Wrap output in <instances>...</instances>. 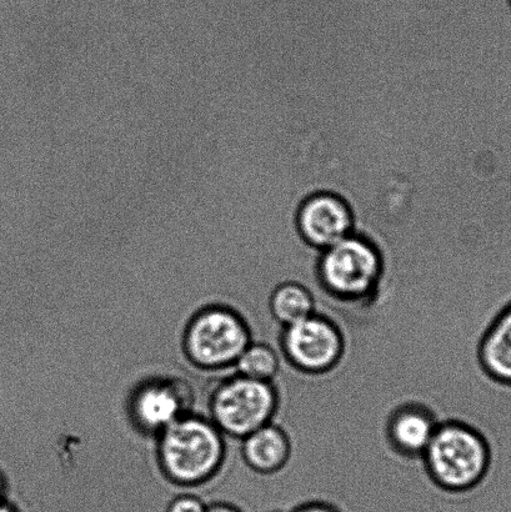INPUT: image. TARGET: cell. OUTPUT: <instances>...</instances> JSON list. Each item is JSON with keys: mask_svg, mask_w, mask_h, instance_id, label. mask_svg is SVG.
Masks as SVG:
<instances>
[{"mask_svg": "<svg viewBox=\"0 0 511 512\" xmlns=\"http://www.w3.org/2000/svg\"><path fill=\"white\" fill-rule=\"evenodd\" d=\"M420 461L434 489L465 495L487 483L493 449L477 426L458 419L442 420Z\"/></svg>", "mask_w": 511, "mask_h": 512, "instance_id": "obj_1", "label": "cell"}, {"mask_svg": "<svg viewBox=\"0 0 511 512\" xmlns=\"http://www.w3.org/2000/svg\"><path fill=\"white\" fill-rule=\"evenodd\" d=\"M388 270L383 250L359 233L320 252L313 264L320 290L349 308H363L377 301Z\"/></svg>", "mask_w": 511, "mask_h": 512, "instance_id": "obj_2", "label": "cell"}, {"mask_svg": "<svg viewBox=\"0 0 511 512\" xmlns=\"http://www.w3.org/2000/svg\"><path fill=\"white\" fill-rule=\"evenodd\" d=\"M157 453L164 474L180 485L207 483L228 458L224 435L199 415L183 416L163 430Z\"/></svg>", "mask_w": 511, "mask_h": 512, "instance_id": "obj_3", "label": "cell"}, {"mask_svg": "<svg viewBox=\"0 0 511 512\" xmlns=\"http://www.w3.org/2000/svg\"><path fill=\"white\" fill-rule=\"evenodd\" d=\"M249 321L229 305L205 306L189 320L184 353L195 368L219 371L233 368L253 341Z\"/></svg>", "mask_w": 511, "mask_h": 512, "instance_id": "obj_4", "label": "cell"}, {"mask_svg": "<svg viewBox=\"0 0 511 512\" xmlns=\"http://www.w3.org/2000/svg\"><path fill=\"white\" fill-rule=\"evenodd\" d=\"M280 401L282 398L275 383L235 374L214 389L209 401L210 416L220 433L242 440L273 423Z\"/></svg>", "mask_w": 511, "mask_h": 512, "instance_id": "obj_5", "label": "cell"}, {"mask_svg": "<svg viewBox=\"0 0 511 512\" xmlns=\"http://www.w3.org/2000/svg\"><path fill=\"white\" fill-rule=\"evenodd\" d=\"M279 353L297 373L317 378L339 368L347 353V338L337 321L317 311L282 328Z\"/></svg>", "mask_w": 511, "mask_h": 512, "instance_id": "obj_6", "label": "cell"}, {"mask_svg": "<svg viewBox=\"0 0 511 512\" xmlns=\"http://www.w3.org/2000/svg\"><path fill=\"white\" fill-rule=\"evenodd\" d=\"M295 228L305 247L319 254L355 233L353 209L339 194L313 193L300 203Z\"/></svg>", "mask_w": 511, "mask_h": 512, "instance_id": "obj_7", "label": "cell"}, {"mask_svg": "<svg viewBox=\"0 0 511 512\" xmlns=\"http://www.w3.org/2000/svg\"><path fill=\"white\" fill-rule=\"evenodd\" d=\"M192 408L189 385L178 378H155L134 391L129 414L145 433L159 435Z\"/></svg>", "mask_w": 511, "mask_h": 512, "instance_id": "obj_8", "label": "cell"}, {"mask_svg": "<svg viewBox=\"0 0 511 512\" xmlns=\"http://www.w3.org/2000/svg\"><path fill=\"white\" fill-rule=\"evenodd\" d=\"M438 415L422 401H404L395 406L385 423L390 450L407 460L422 459L440 423Z\"/></svg>", "mask_w": 511, "mask_h": 512, "instance_id": "obj_9", "label": "cell"}, {"mask_svg": "<svg viewBox=\"0 0 511 512\" xmlns=\"http://www.w3.org/2000/svg\"><path fill=\"white\" fill-rule=\"evenodd\" d=\"M240 441V456L245 466L260 478H272L280 474L292 459V438L282 425L274 421Z\"/></svg>", "mask_w": 511, "mask_h": 512, "instance_id": "obj_10", "label": "cell"}, {"mask_svg": "<svg viewBox=\"0 0 511 512\" xmlns=\"http://www.w3.org/2000/svg\"><path fill=\"white\" fill-rule=\"evenodd\" d=\"M477 359L490 381L511 389V301L484 330L478 343Z\"/></svg>", "mask_w": 511, "mask_h": 512, "instance_id": "obj_11", "label": "cell"}, {"mask_svg": "<svg viewBox=\"0 0 511 512\" xmlns=\"http://www.w3.org/2000/svg\"><path fill=\"white\" fill-rule=\"evenodd\" d=\"M270 315L282 326L298 323L317 313V299L308 285L298 280H284L274 286L268 301Z\"/></svg>", "mask_w": 511, "mask_h": 512, "instance_id": "obj_12", "label": "cell"}, {"mask_svg": "<svg viewBox=\"0 0 511 512\" xmlns=\"http://www.w3.org/2000/svg\"><path fill=\"white\" fill-rule=\"evenodd\" d=\"M282 369V355L272 345L255 341L239 356L234 370L245 378L275 383Z\"/></svg>", "mask_w": 511, "mask_h": 512, "instance_id": "obj_13", "label": "cell"}, {"mask_svg": "<svg viewBox=\"0 0 511 512\" xmlns=\"http://www.w3.org/2000/svg\"><path fill=\"white\" fill-rule=\"evenodd\" d=\"M208 506L198 495L185 494L174 499L168 512H207Z\"/></svg>", "mask_w": 511, "mask_h": 512, "instance_id": "obj_14", "label": "cell"}, {"mask_svg": "<svg viewBox=\"0 0 511 512\" xmlns=\"http://www.w3.org/2000/svg\"><path fill=\"white\" fill-rule=\"evenodd\" d=\"M288 512H342V510L328 499L310 498L294 505Z\"/></svg>", "mask_w": 511, "mask_h": 512, "instance_id": "obj_15", "label": "cell"}, {"mask_svg": "<svg viewBox=\"0 0 511 512\" xmlns=\"http://www.w3.org/2000/svg\"><path fill=\"white\" fill-rule=\"evenodd\" d=\"M207 512H243V511L235 508V506L228 505V504H214L212 506H209V508L207 509Z\"/></svg>", "mask_w": 511, "mask_h": 512, "instance_id": "obj_16", "label": "cell"}, {"mask_svg": "<svg viewBox=\"0 0 511 512\" xmlns=\"http://www.w3.org/2000/svg\"><path fill=\"white\" fill-rule=\"evenodd\" d=\"M0 512H15L8 504L0 503Z\"/></svg>", "mask_w": 511, "mask_h": 512, "instance_id": "obj_17", "label": "cell"}, {"mask_svg": "<svg viewBox=\"0 0 511 512\" xmlns=\"http://www.w3.org/2000/svg\"><path fill=\"white\" fill-rule=\"evenodd\" d=\"M3 496H4V485H3L2 478H0V503H3Z\"/></svg>", "mask_w": 511, "mask_h": 512, "instance_id": "obj_18", "label": "cell"}, {"mask_svg": "<svg viewBox=\"0 0 511 512\" xmlns=\"http://www.w3.org/2000/svg\"><path fill=\"white\" fill-rule=\"evenodd\" d=\"M508 3H509V7L511 9V0H508Z\"/></svg>", "mask_w": 511, "mask_h": 512, "instance_id": "obj_19", "label": "cell"}]
</instances>
